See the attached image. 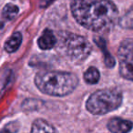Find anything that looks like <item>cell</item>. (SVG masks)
Listing matches in <instances>:
<instances>
[{
    "label": "cell",
    "instance_id": "6da1fadb",
    "mask_svg": "<svg viewBox=\"0 0 133 133\" xmlns=\"http://www.w3.org/2000/svg\"><path fill=\"white\" fill-rule=\"evenodd\" d=\"M71 12L80 26L97 32L110 28L118 14L109 0H73Z\"/></svg>",
    "mask_w": 133,
    "mask_h": 133
},
{
    "label": "cell",
    "instance_id": "7a4b0ae2",
    "mask_svg": "<svg viewBox=\"0 0 133 133\" xmlns=\"http://www.w3.org/2000/svg\"><path fill=\"white\" fill-rule=\"evenodd\" d=\"M35 84L44 94L64 97L78 87V78L75 74L66 71H46L36 76Z\"/></svg>",
    "mask_w": 133,
    "mask_h": 133
},
{
    "label": "cell",
    "instance_id": "3957f363",
    "mask_svg": "<svg viewBox=\"0 0 133 133\" xmlns=\"http://www.w3.org/2000/svg\"><path fill=\"white\" fill-rule=\"evenodd\" d=\"M122 95L117 89H100L90 95L86 103L87 109L94 115H104L120 107Z\"/></svg>",
    "mask_w": 133,
    "mask_h": 133
},
{
    "label": "cell",
    "instance_id": "277c9868",
    "mask_svg": "<svg viewBox=\"0 0 133 133\" xmlns=\"http://www.w3.org/2000/svg\"><path fill=\"white\" fill-rule=\"evenodd\" d=\"M64 48L66 56L76 63L83 62L91 53V45L84 37L69 34L64 39Z\"/></svg>",
    "mask_w": 133,
    "mask_h": 133
},
{
    "label": "cell",
    "instance_id": "5b68a950",
    "mask_svg": "<svg viewBox=\"0 0 133 133\" xmlns=\"http://www.w3.org/2000/svg\"><path fill=\"white\" fill-rule=\"evenodd\" d=\"M119 73L124 78L133 81V41L125 40L121 43L118 52Z\"/></svg>",
    "mask_w": 133,
    "mask_h": 133
},
{
    "label": "cell",
    "instance_id": "8992f818",
    "mask_svg": "<svg viewBox=\"0 0 133 133\" xmlns=\"http://www.w3.org/2000/svg\"><path fill=\"white\" fill-rule=\"evenodd\" d=\"M133 123L129 120L113 118L108 122V129L113 133H126L132 129Z\"/></svg>",
    "mask_w": 133,
    "mask_h": 133
},
{
    "label": "cell",
    "instance_id": "52a82bcc",
    "mask_svg": "<svg viewBox=\"0 0 133 133\" xmlns=\"http://www.w3.org/2000/svg\"><path fill=\"white\" fill-rule=\"evenodd\" d=\"M57 44V38L54 33L49 29H46L37 39V45L43 50L53 48Z\"/></svg>",
    "mask_w": 133,
    "mask_h": 133
},
{
    "label": "cell",
    "instance_id": "ba28073f",
    "mask_svg": "<svg viewBox=\"0 0 133 133\" xmlns=\"http://www.w3.org/2000/svg\"><path fill=\"white\" fill-rule=\"evenodd\" d=\"M22 42V35L20 32H15L5 43V49L8 53H13L19 48Z\"/></svg>",
    "mask_w": 133,
    "mask_h": 133
},
{
    "label": "cell",
    "instance_id": "9c48e42d",
    "mask_svg": "<svg viewBox=\"0 0 133 133\" xmlns=\"http://www.w3.org/2000/svg\"><path fill=\"white\" fill-rule=\"evenodd\" d=\"M32 132H56L57 129L44 119H37L33 122L31 128Z\"/></svg>",
    "mask_w": 133,
    "mask_h": 133
},
{
    "label": "cell",
    "instance_id": "30bf717a",
    "mask_svg": "<svg viewBox=\"0 0 133 133\" xmlns=\"http://www.w3.org/2000/svg\"><path fill=\"white\" fill-rule=\"evenodd\" d=\"M19 9L16 5L14 4H6L2 10V17L6 21H11L17 16Z\"/></svg>",
    "mask_w": 133,
    "mask_h": 133
},
{
    "label": "cell",
    "instance_id": "8fae6325",
    "mask_svg": "<svg viewBox=\"0 0 133 133\" xmlns=\"http://www.w3.org/2000/svg\"><path fill=\"white\" fill-rule=\"evenodd\" d=\"M84 80L87 82L88 84H96L98 82L100 78L99 71L94 68V66H90L85 73H84Z\"/></svg>",
    "mask_w": 133,
    "mask_h": 133
},
{
    "label": "cell",
    "instance_id": "7c38bea8",
    "mask_svg": "<svg viewBox=\"0 0 133 133\" xmlns=\"http://www.w3.org/2000/svg\"><path fill=\"white\" fill-rule=\"evenodd\" d=\"M96 43L98 45L100 48L102 49V51L104 52V56H105V64L107 65V66L109 68H113L115 66V59L112 56L109 54V52H108L107 48H106V42L101 38L96 39Z\"/></svg>",
    "mask_w": 133,
    "mask_h": 133
},
{
    "label": "cell",
    "instance_id": "4fadbf2b",
    "mask_svg": "<svg viewBox=\"0 0 133 133\" xmlns=\"http://www.w3.org/2000/svg\"><path fill=\"white\" fill-rule=\"evenodd\" d=\"M119 25L126 29H133V8H131L121 18L119 19Z\"/></svg>",
    "mask_w": 133,
    "mask_h": 133
}]
</instances>
